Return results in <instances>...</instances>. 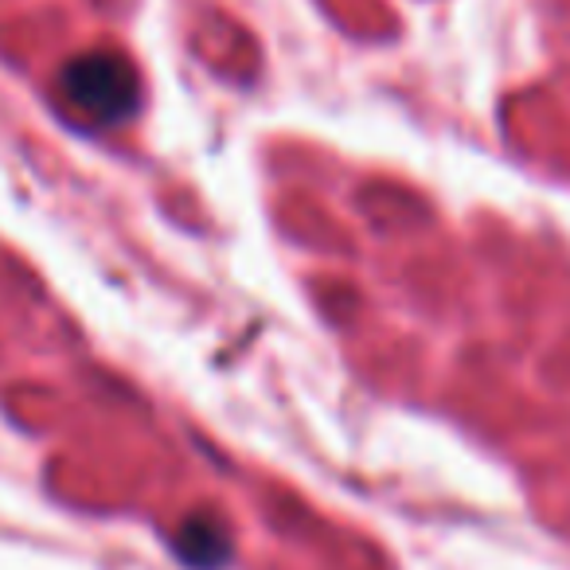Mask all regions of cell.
<instances>
[{
  "label": "cell",
  "mask_w": 570,
  "mask_h": 570,
  "mask_svg": "<svg viewBox=\"0 0 570 570\" xmlns=\"http://www.w3.org/2000/svg\"><path fill=\"white\" fill-rule=\"evenodd\" d=\"M63 95L95 121H126L141 102V79L118 51H87L63 67Z\"/></svg>",
  "instance_id": "6da1fadb"
},
{
  "label": "cell",
  "mask_w": 570,
  "mask_h": 570,
  "mask_svg": "<svg viewBox=\"0 0 570 570\" xmlns=\"http://www.w3.org/2000/svg\"><path fill=\"white\" fill-rule=\"evenodd\" d=\"M176 551L196 570H219L230 554V543L219 520H212V515H191V520H184L180 535H176Z\"/></svg>",
  "instance_id": "7a4b0ae2"
}]
</instances>
